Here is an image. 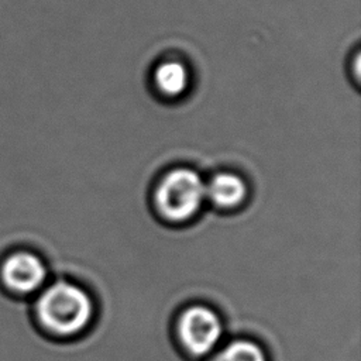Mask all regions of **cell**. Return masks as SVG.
<instances>
[{
	"label": "cell",
	"mask_w": 361,
	"mask_h": 361,
	"mask_svg": "<svg viewBox=\"0 0 361 361\" xmlns=\"http://www.w3.org/2000/svg\"><path fill=\"white\" fill-rule=\"evenodd\" d=\"M93 300L79 285L59 281L48 286L37 300V314L45 329L61 336L85 330L93 319Z\"/></svg>",
	"instance_id": "6da1fadb"
},
{
	"label": "cell",
	"mask_w": 361,
	"mask_h": 361,
	"mask_svg": "<svg viewBox=\"0 0 361 361\" xmlns=\"http://www.w3.org/2000/svg\"><path fill=\"white\" fill-rule=\"evenodd\" d=\"M206 182L192 168H172L159 179L154 202L158 213L169 221H186L197 214L206 199Z\"/></svg>",
	"instance_id": "7a4b0ae2"
},
{
	"label": "cell",
	"mask_w": 361,
	"mask_h": 361,
	"mask_svg": "<svg viewBox=\"0 0 361 361\" xmlns=\"http://www.w3.org/2000/svg\"><path fill=\"white\" fill-rule=\"evenodd\" d=\"M176 333L188 353L202 357L217 348L223 337V322L212 307L193 305L179 314Z\"/></svg>",
	"instance_id": "3957f363"
},
{
	"label": "cell",
	"mask_w": 361,
	"mask_h": 361,
	"mask_svg": "<svg viewBox=\"0 0 361 361\" xmlns=\"http://www.w3.org/2000/svg\"><path fill=\"white\" fill-rule=\"evenodd\" d=\"M1 275L4 282L16 292L30 293L42 285L47 278V268L35 254L18 251L6 259Z\"/></svg>",
	"instance_id": "277c9868"
},
{
	"label": "cell",
	"mask_w": 361,
	"mask_h": 361,
	"mask_svg": "<svg viewBox=\"0 0 361 361\" xmlns=\"http://www.w3.org/2000/svg\"><path fill=\"white\" fill-rule=\"evenodd\" d=\"M151 78L155 92L166 100L185 96L192 82L188 65L179 59H162L155 65Z\"/></svg>",
	"instance_id": "5b68a950"
},
{
	"label": "cell",
	"mask_w": 361,
	"mask_h": 361,
	"mask_svg": "<svg viewBox=\"0 0 361 361\" xmlns=\"http://www.w3.org/2000/svg\"><path fill=\"white\" fill-rule=\"evenodd\" d=\"M206 199L219 209H235L247 199L245 180L234 172L224 171L213 175L206 183Z\"/></svg>",
	"instance_id": "8992f818"
},
{
	"label": "cell",
	"mask_w": 361,
	"mask_h": 361,
	"mask_svg": "<svg viewBox=\"0 0 361 361\" xmlns=\"http://www.w3.org/2000/svg\"><path fill=\"white\" fill-rule=\"evenodd\" d=\"M210 361H268L259 344L252 340H233L221 347Z\"/></svg>",
	"instance_id": "52a82bcc"
}]
</instances>
